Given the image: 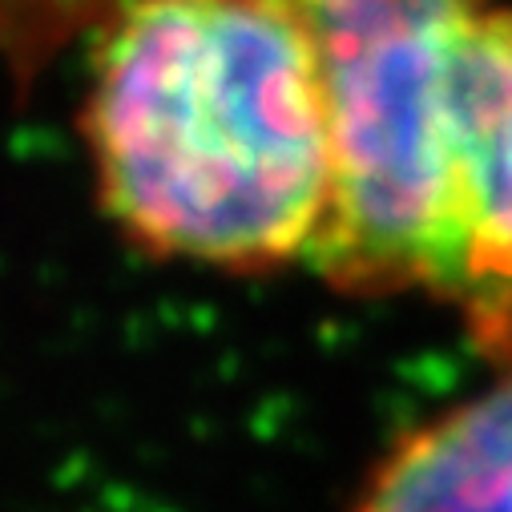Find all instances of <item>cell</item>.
Listing matches in <instances>:
<instances>
[{"instance_id":"obj_3","label":"cell","mask_w":512,"mask_h":512,"mask_svg":"<svg viewBox=\"0 0 512 512\" xmlns=\"http://www.w3.org/2000/svg\"><path fill=\"white\" fill-rule=\"evenodd\" d=\"M456 230L452 307L492 359H512V9L472 13L456 49Z\"/></svg>"},{"instance_id":"obj_4","label":"cell","mask_w":512,"mask_h":512,"mask_svg":"<svg viewBox=\"0 0 512 512\" xmlns=\"http://www.w3.org/2000/svg\"><path fill=\"white\" fill-rule=\"evenodd\" d=\"M351 512H512V367L476 400L412 432Z\"/></svg>"},{"instance_id":"obj_1","label":"cell","mask_w":512,"mask_h":512,"mask_svg":"<svg viewBox=\"0 0 512 512\" xmlns=\"http://www.w3.org/2000/svg\"><path fill=\"white\" fill-rule=\"evenodd\" d=\"M85 142L117 226L166 259H307L331 194L327 93L295 0H121Z\"/></svg>"},{"instance_id":"obj_5","label":"cell","mask_w":512,"mask_h":512,"mask_svg":"<svg viewBox=\"0 0 512 512\" xmlns=\"http://www.w3.org/2000/svg\"><path fill=\"white\" fill-rule=\"evenodd\" d=\"M121 0H9V45L17 61H37L49 45L93 17H109Z\"/></svg>"},{"instance_id":"obj_2","label":"cell","mask_w":512,"mask_h":512,"mask_svg":"<svg viewBox=\"0 0 512 512\" xmlns=\"http://www.w3.org/2000/svg\"><path fill=\"white\" fill-rule=\"evenodd\" d=\"M327 93L331 194L307 263L343 295L452 303L456 49L484 0H295Z\"/></svg>"}]
</instances>
